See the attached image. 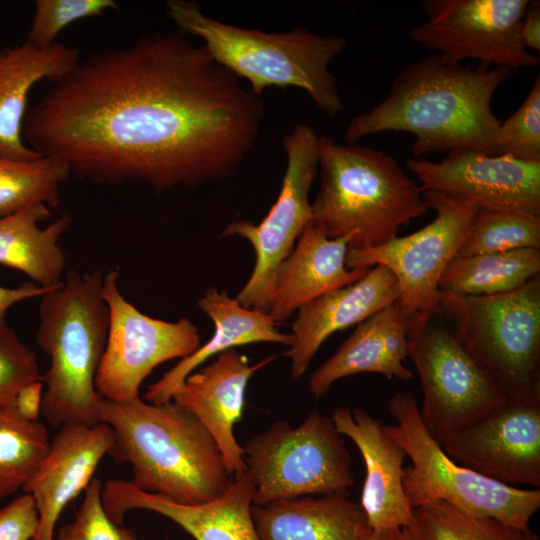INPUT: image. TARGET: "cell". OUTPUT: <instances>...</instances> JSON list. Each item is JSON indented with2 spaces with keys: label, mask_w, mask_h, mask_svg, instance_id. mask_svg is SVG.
<instances>
[{
  "label": "cell",
  "mask_w": 540,
  "mask_h": 540,
  "mask_svg": "<svg viewBox=\"0 0 540 540\" xmlns=\"http://www.w3.org/2000/svg\"><path fill=\"white\" fill-rule=\"evenodd\" d=\"M263 118L262 97L178 31L80 59L27 111L23 137L81 179L165 191L231 175Z\"/></svg>",
  "instance_id": "cell-1"
},
{
  "label": "cell",
  "mask_w": 540,
  "mask_h": 540,
  "mask_svg": "<svg viewBox=\"0 0 540 540\" xmlns=\"http://www.w3.org/2000/svg\"><path fill=\"white\" fill-rule=\"evenodd\" d=\"M514 73L506 67L464 66L439 54L411 62L381 102L351 119L345 138L351 144L371 134L408 132L414 135V158L463 148L494 154L501 121L491 103Z\"/></svg>",
  "instance_id": "cell-2"
},
{
  "label": "cell",
  "mask_w": 540,
  "mask_h": 540,
  "mask_svg": "<svg viewBox=\"0 0 540 540\" xmlns=\"http://www.w3.org/2000/svg\"><path fill=\"white\" fill-rule=\"evenodd\" d=\"M99 420L113 430L108 455L130 464L129 481L143 491L194 505L218 498L231 483L214 438L173 400L153 404L141 398L123 403L102 399Z\"/></svg>",
  "instance_id": "cell-3"
},
{
  "label": "cell",
  "mask_w": 540,
  "mask_h": 540,
  "mask_svg": "<svg viewBox=\"0 0 540 540\" xmlns=\"http://www.w3.org/2000/svg\"><path fill=\"white\" fill-rule=\"evenodd\" d=\"M167 16L183 34L199 37L221 66L262 97L268 87H297L324 113L336 116L344 109L331 61L346 47L339 35H320L297 27L267 33L237 27L206 15L198 3L169 0Z\"/></svg>",
  "instance_id": "cell-4"
},
{
  "label": "cell",
  "mask_w": 540,
  "mask_h": 540,
  "mask_svg": "<svg viewBox=\"0 0 540 540\" xmlns=\"http://www.w3.org/2000/svg\"><path fill=\"white\" fill-rule=\"evenodd\" d=\"M103 279L99 270H72L41 296L36 341L50 360L42 376L41 412L57 428L100 423L103 398L95 388V378L109 328Z\"/></svg>",
  "instance_id": "cell-5"
},
{
  "label": "cell",
  "mask_w": 540,
  "mask_h": 540,
  "mask_svg": "<svg viewBox=\"0 0 540 540\" xmlns=\"http://www.w3.org/2000/svg\"><path fill=\"white\" fill-rule=\"evenodd\" d=\"M318 166L311 222L329 238L350 237L348 248L377 247L429 210L419 184L381 150L320 136Z\"/></svg>",
  "instance_id": "cell-6"
},
{
  "label": "cell",
  "mask_w": 540,
  "mask_h": 540,
  "mask_svg": "<svg viewBox=\"0 0 540 540\" xmlns=\"http://www.w3.org/2000/svg\"><path fill=\"white\" fill-rule=\"evenodd\" d=\"M396 424L387 434L405 451L403 487L412 508L443 501L473 515L489 517L523 531L540 508L539 488H520L487 478L453 460L427 431L411 392H397L388 402Z\"/></svg>",
  "instance_id": "cell-7"
},
{
  "label": "cell",
  "mask_w": 540,
  "mask_h": 540,
  "mask_svg": "<svg viewBox=\"0 0 540 540\" xmlns=\"http://www.w3.org/2000/svg\"><path fill=\"white\" fill-rule=\"evenodd\" d=\"M441 312L507 397L540 400V276L491 296L442 293Z\"/></svg>",
  "instance_id": "cell-8"
},
{
  "label": "cell",
  "mask_w": 540,
  "mask_h": 540,
  "mask_svg": "<svg viewBox=\"0 0 540 540\" xmlns=\"http://www.w3.org/2000/svg\"><path fill=\"white\" fill-rule=\"evenodd\" d=\"M244 449L253 505L311 495L349 492L352 460L331 417L311 412L298 426L276 421Z\"/></svg>",
  "instance_id": "cell-9"
},
{
  "label": "cell",
  "mask_w": 540,
  "mask_h": 540,
  "mask_svg": "<svg viewBox=\"0 0 540 540\" xmlns=\"http://www.w3.org/2000/svg\"><path fill=\"white\" fill-rule=\"evenodd\" d=\"M434 317H412L407 355L420 378L421 419L441 445L453 430L501 403L507 396L466 349L455 331L435 324Z\"/></svg>",
  "instance_id": "cell-10"
},
{
  "label": "cell",
  "mask_w": 540,
  "mask_h": 540,
  "mask_svg": "<svg viewBox=\"0 0 540 540\" xmlns=\"http://www.w3.org/2000/svg\"><path fill=\"white\" fill-rule=\"evenodd\" d=\"M283 145L287 157L283 182L266 217L259 224L235 220L222 234L246 239L255 252L253 271L235 298L246 308L267 313L278 268L312 220L309 192L319 165V136L310 125H296L284 136Z\"/></svg>",
  "instance_id": "cell-11"
},
{
  "label": "cell",
  "mask_w": 540,
  "mask_h": 540,
  "mask_svg": "<svg viewBox=\"0 0 540 540\" xmlns=\"http://www.w3.org/2000/svg\"><path fill=\"white\" fill-rule=\"evenodd\" d=\"M423 195L436 213L429 224L377 247L348 248L346 266L386 267L396 278L400 307L410 316L434 317L441 313L440 279L457 255L477 210L438 192L424 191Z\"/></svg>",
  "instance_id": "cell-12"
},
{
  "label": "cell",
  "mask_w": 540,
  "mask_h": 540,
  "mask_svg": "<svg viewBox=\"0 0 540 540\" xmlns=\"http://www.w3.org/2000/svg\"><path fill=\"white\" fill-rule=\"evenodd\" d=\"M118 280V269L103 279L109 328L95 388L103 399L123 403L140 398L141 384L157 366L194 352L200 334L187 318L172 322L142 313L121 294Z\"/></svg>",
  "instance_id": "cell-13"
},
{
  "label": "cell",
  "mask_w": 540,
  "mask_h": 540,
  "mask_svg": "<svg viewBox=\"0 0 540 540\" xmlns=\"http://www.w3.org/2000/svg\"><path fill=\"white\" fill-rule=\"evenodd\" d=\"M528 0H427L426 20L409 37L455 63L479 60L513 70L535 67L539 57L521 39Z\"/></svg>",
  "instance_id": "cell-14"
},
{
  "label": "cell",
  "mask_w": 540,
  "mask_h": 540,
  "mask_svg": "<svg viewBox=\"0 0 540 540\" xmlns=\"http://www.w3.org/2000/svg\"><path fill=\"white\" fill-rule=\"evenodd\" d=\"M461 465L502 484L540 487V400L507 397L441 444Z\"/></svg>",
  "instance_id": "cell-15"
},
{
  "label": "cell",
  "mask_w": 540,
  "mask_h": 540,
  "mask_svg": "<svg viewBox=\"0 0 540 540\" xmlns=\"http://www.w3.org/2000/svg\"><path fill=\"white\" fill-rule=\"evenodd\" d=\"M405 164L423 192L441 193L477 211L540 214V162L463 148L440 161L410 157Z\"/></svg>",
  "instance_id": "cell-16"
},
{
  "label": "cell",
  "mask_w": 540,
  "mask_h": 540,
  "mask_svg": "<svg viewBox=\"0 0 540 540\" xmlns=\"http://www.w3.org/2000/svg\"><path fill=\"white\" fill-rule=\"evenodd\" d=\"M253 496L245 471L233 475L221 496L201 504H180L121 479L106 480L101 494L105 512L118 525L127 511L145 509L169 518L195 540H261L251 513Z\"/></svg>",
  "instance_id": "cell-17"
},
{
  "label": "cell",
  "mask_w": 540,
  "mask_h": 540,
  "mask_svg": "<svg viewBox=\"0 0 540 540\" xmlns=\"http://www.w3.org/2000/svg\"><path fill=\"white\" fill-rule=\"evenodd\" d=\"M337 432L358 448L365 465L360 506L371 531L407 529L414 520L403 487L404 449L384 424L361 408L337 407L331 415Z\"/></svg>",
  "instance_id": "cell-18"
},
{
  "label": "cell",
  "mask_w": 540,
  "mask_h": 540,
  "mask_svg": "<svg viewBox=\"0 0 540 540\" xmlns=\"http://www.w3.org/2000/svg\"><path fill=\"white\" fill-rule=\"evenodd\" d=\"M114 443L112 428L65 424L58 428L49 451L23 491L32 495L39 514L33 540H54V529L64 508L85 491L100 461Z\"/></svg>",
  "instance_id": "cell-19"
},
{
  "label": "cell",
  "mask_w": 540,
  "mask_h": 540,
  "mask_svg": "<svg viewBox=\"0 0 540 540\" xmlns=\"http://www.w3.org/2000/svg\"><path fill=\"white\" fill-rule=\"evenodd\" d=\"M275 358L272 355L250 364L236 348L227 350L191 373L172 398L208 430L232 477L246 470L244 449L236 440L234 425L243 414L248 382Z\"/></svg>",
  "instance_id": "cell-20"
},
{
  "label": "cell",
  "mask_w": 540,
  "mask_h": 540,
  "mask_svg": "<svg viewBox=\"0 0 540 540\" xmlns=\"http://www.w3.org/2000/svg\"><path fill=\"white\" fill-rule=\"evenodd\" d=\"M399 298L396 278L386 267L375 265L358 281L328 291L297 310L293 341L286 355L297 380L307 371L321 345L333 333L358 325Z\"/></svg>",
  "instance_id": "cell-21"
},
{
  "label": "cell",
  "mask_w": 540,
  "mask_h": 540,
  "mask_svg": "<svg viewBox=\"0 0 540 540\" xmlns=\"http://www.w3.org/2000/svg\"><path fill=\"white\" fill-rule=\"evenodd\" d=\"M412 317L394 302L359 323L339 349L313 371L309 392L319 399L339 379L360 373L411 380L413 372L404 362Z\"/></svg>",
  "instance_id": "cell-22"
},
{
  "label": "cell",
  "mask_w": 540,
  "mask_h": 540,
  "mask_svg": "<svg viewBox=\"0 0 540 540\" xmlns=\"http://www.w3.org/2000/svg\"><path fill=\"white\" fill-rule=\"evenodd\" d=\"M81 59L78 48L55 42L38 46L27 40L0 50V157H40L24 142L23 125L29 94L40 81L56 82Z\"/></svg>",
  "instance_id": "cell-23"
},
{
  "label": "cell",
  "mask_w": 540,
  "mask_h": 540,
  "mask_svg": "<svg viewBox=\"0 0 540 540\" xmlns=\"http://www.w3.org/2000/svg\"><path fill=\"white\" fill-rule=\"evenodd\" d=\"M197 306L213 322L214 333L203 345L182 358L160 379L148 386L144 399L153 404L171 401L185 379L205 361L227 350L260 342L291 346L293 337L279 331L282 325L269 313L242 306L225 291L209 288L197 301Z\"/></svg>",
  "instance_id": "cell-24"
},
{
  "label": "cell",
  "mask_w": 540,
  "mask_h": 540,
  "mask_svg": "<svg viewBox=\"0 0 540 540\" xmlns=\"http://www.w3.org/2000/svg\"><path fill=\"white\" fill-rule=\"evenodd\" d=\"M349 244L350 237L329 238L310 222L278 268L268 313L283 324L320 295L362 278L370 268H347Z\"/></svg>",
  "instance_id": "cell-25"
},
{
  "label": "cell",
  "mask_w": 540,
  "mask_h": 540,
  "mask_svg": "<svg viewBox=\"0 0 540 540\" xmlns=\"http://www.w3.org/2000/svg\"><path fill=\"white\" fill-rule=\"evenodd\" d=\"M349 492L253 505L261 540H365L371 532L360 504Z\"/></svg>",
  "instance_id": "cell-26"
},
{
  "label": "cell",
  "mask_w": 540,
  "mask_h": 540,
  "mask_svg": "<svg viewBox=\"0 0 540 540\" xmlns=\"http://www.w3.org/2000/svg\"><path fill=\"white\" fill-rule=\"evenodd\" d=\"M50 215L51 209L39 204L0 217V264L23 272L45 288L63 280L66 261L59 241L73 222L69 214H63L41 228Z\"/></svg>",
  "instance_id": "cell-27"
},
{
  "label": "cell",
  "mask_w": 540,
  "mask_h": 540,
  "mask_svg": "<svg viewBox=\"0 0 540 540\" xmlns=\"http://www.w3.org/2000/svg\"><path fill=\"white\" fill-rule=\"evenodd\" d=\"M539 273L540 249L455 256L439 288L457 296H491L515 290Z\"/></svg>",
  "instance_id": "cell-28"
},
{
  "label": "cell",
  "mask_w": 540,
  "mask_h": 540,
  "mask_svg": "<svg viewBox=\"0 0 540 540\" xmlns=\"http://www.w3.org/2000/svg\"><path fill=\"white\" fill-rule=\"evenodd\" d=\"M46 426L22 418L10 405H0V502L32 478L50 448Z\"/></svg>",
  "instance_id": "cell-29"
},
{
  "label": "cell",
  "mask_w": 540,
  "mask_h": 540,
  "mask_svg": "<svg viewBox=\"0 0 540 540\" xmlns=\"http://www.w3.org/2000/svg\"><path fill=\"white\" fill-rule=\"evenodd\" d=\"M70 174L66 164L52 157L31 160L0 157V217L39 204L57 208L60 187Z\"/></svg>",
  "instance_id": "cell-30"
},
{
  "label": "cell",
  "mask_w": 540,
  "mask_h": 540,
  "mask_svg": "<svg viewBox=\"0 0 540 540\" xmlns=\"http://www.w3.org/2000/svg\"><path fill=\"white\" fill-rule=\"evenodd\" d=\"M407 530L411 540H539L532 530L473 515L443 501L414 508V520Z\"/></svg>",
  "instance_id": "cell-31"
},
{
  "label": "cell",
  "mask_w": 540,
  "mask_h": 540,
  "mask_svg": "<svg viewBox=\"0 0 540 540\" xmlns=\"http://www.w3.org/2000/svg\"><path fill=\"white\" fill-rule=\"evenodd\" d=\"M516 249H540V214L480 210L456 256Z\"/></svg>",
  "instance_id": "cell-32"
},
{
  "label": "cell",
  "mask_w": 540,
  "mask_h": 540,
  "mask_svg": "<svg viewBox=\"0 0 540 540\" xmlns=\"http://www.w3.org/2000/svg\"><path fill=\"white\" fill-rule=\"evenodd\" d=\"M496 155L540 162V77L519 108L500 122L495 140Z\"/></svg>",
  "instance_id": "cell-33"
},
{
  "label": "cell",
  "mask_w": 540,
  "mask_h": 540,
  "mask_svg": "<svg viewBox=\"0 0 540 540\" xmlns=\"http://www.w3.org/2000/svg\"><path fill=\"white\" fill-rule=\"evenodd\" d=\"M118 9L113 0H37L27 41L47 46L68 25L81 19Z\"/></svg>",
  "instance_id": "cell-34"
},
{
  "label": "cell",
  "mask_w": 540,
  "mask_h": 540,
  "mask_svg": "<svg viewBox=\"0 0 540 540\" xmlns=\"http://www.w3.org/2000/svg\"><path fill=\"white\" fill-rule=\"evenodd\" d=\"M103 482L93 478L73 521L64 524L55 540H138L133 529L113 522L102 503Z\"/></svg>",
  "instance_id": "cell-35"
},
{
  "label": "cell",
  "mask_w": 540,
  "mask_h": 540,
  "mask_svg": "<svg viewBox=\"0 0 540 540\" xmlns=\"http://www.w3.org/2000/svg\"><path fill=\"white\" fill-rule=\"evenodd\" d=\"M42 380L37 355L7 324L0 325V405L12 404L26 384Z\"/></svg>",
  "instance_id": "cell-36"
},
{
  "label": "cell",
  "mask_w": 540,
  "mask_h": 540,
  "mask_svg": "<svg viewBox=\"0 0 540 540\" xmlns=\"http://www.w3.org/2000/svg\"><path fill=\"white\" fill-rule=\"evenodd\" d=\"M39 514L31 494L24 492L0 508V540H33Z\"/></svg>",
  "instance_id": "cell-37"
},
{
  "label": "cell",
  "mask_w": 540,
  "mask_h": 540,
  "mask_svg": "<svg viewBox=\"0 0 540 540\" xmlns=\"http://www.w3.org/2000/svg\"><path fill=\"white\" fill-rule=\"evenodd\" d=\"M43 392L42 380L30 382L17 392L12 406L22 418L30 421L38 420L42 408Z\"/></svg>",
  "instance_id": "cell-38"
},
{
  "label": "cell",
  "mask_w": 540,
  "mask_h": 540,
  "mask_svg": "<svg viewBox=\"0 0 540 540\" xmlns=\"http://www.w3.org/2000/svg\"><path fill=\"white\" fill-rule=\"evenodd\" d=\"M50 289L52 288L42 287L32 281L21 283L14 288L0 284V325L6 324V314L13 305L26 299L41 297Z\"/></svg>",
  "instance_id": "cell-39"
},
{
  "label": "cell",
  "mask_w": 540,
  "mask_h": 540,
  "mask_svg": "<svg viewBox=\"0 0 540 540\" xmlns=\"http://www.w3.org/2000/svg\"><path fill=\"white\" fill-rule=\"evenodd\" d=\"M521 39L528 50L540 51V4L530 2L521 23Z\"/></svg>",
  "instance_id": "cell-40"
},
{
  "label": "cell",
  "mask_w": 540,
  "mask_h": 540,
  "mask_svg": "<svg viewBox=\"0 0 540 540\" xmlns=\"http://www.w3.org/2000/svg\"><path fill=\"white\" fill-rule=\"evenodd\" d=\"M365 540H411L407 529L371 531Z\"/></svg>",
  "instance_id": "cell-41"
}]
</instances>
